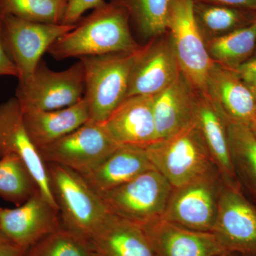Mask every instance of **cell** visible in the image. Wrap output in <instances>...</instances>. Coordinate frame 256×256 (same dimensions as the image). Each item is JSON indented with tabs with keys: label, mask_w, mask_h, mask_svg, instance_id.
<instances>
[{
	"label": "cell",
	"mask_w": 256,
	"mask_h": 256,
	"mask_svg": "<svg viewBox=\"0 0 256 256\" xmlns=\"http://www.w3.org/2000/svg\"><path fill=\"white\" fill-rule=\"evenodd\" d=\"M82 18L72 31L58 38L48 50L56 60L117 53H134L141 46L130 31L129 14L114 3L104 2Z\"/></svg>",
	"instance_id": "1"
},
{
	"label": "cell",
	"mask_w": 256,
	"mask_h": 256,
	"mask_svg": "<svg viewBox=\"0 0 256 256\" xmlns=\"http://www.w3.org/2000/svg\"><path fill=\"white\" fill-rule=\"evenodd\" d=\"M46 164L62 225L88 240L110 213L82 175L62 165Z\"/></svg>",
	"instance_id": "2"
},
{
	"label": "cell",
	"mask_w": 256,
	"mask_h": 256,
	"mask_svg": "<svg viewBox=\"0 0 256 256\" xmlns=\"http://www.w3.org/2000/svg\"><path fill=\"white\" fill-rule=\"evenodd\" d=\"M146 148L154 169L174 188L218 172L196 122L172 137Z\"/></svg>",
	"instance_id": "3"
},
{
	"label": "cell",
	"mask_w": 256,
	"mask_h": 256,
	"mask_svg": "<svg viewBox=\"0 0 256 256\" xmlns=\"http://www.w3.org/2000/svg\"><path fill=\"white\" fill-rule=\"evenodd\" d=\"M136 52L79 58L84 68L89 122L104 124L127 98Z\"/></svg>",
	"instance_id": "4"
},
{
	"label": "cell",
	"mask_w": 256,
	"mask_h": 256,
	"mask_svg": "<svg viewBox=\"0 0 256 256\" xmlns=\"http://www.w3.org/2000/svg\"><path fill=\"white\" fill-rule=\"evenodd\" d=\"M173 190L161 173L150 170L99 196L110 214L142 226L162 218Z\"/></svg>",
	"instance_id": "5"
},
{
	"label": "cell",
	"mask_w": 256,
	"mask_h": 256,
	"mask_svg": "<svg viewBox=\"0 0 256 256\" xmlns=\"http://www.w3.org/2000/svg\"><path fill=\"white\" fill-rule=\"evenodd\" d=\"M84 94L85 75L80 60L63 72L50 70L42 60L28 78L18 82L15 98L22 109L50 111L77 104Z\"/></svg>",
	"instance_id": "6"
},
{
	"label": "cell",
	"mask_w": 256,
	"mask_h": 256,
	"mask_svg": "<svg viewBox=\"0 0 256 256\" xmlns=\"http://www.w3.org/2000/svg\"><path fill=\"white\" fill-rule=\"evenodd\" d=\"M6 54L18 68V82L28 78L56 41L76 25L32 22L12 16L0 18Z\"/></svg>",
	"instance_id": "7"
},
{
	"label": "cell",
	"mask_w": 256,
	"mask_h": 256,
	"mask_svg": "<svg viewBox=\"0 0 256 256\" xmlns=\"http://www.w3.org/2000/svg\"><path fill=\"white\" fill-rule=\"evenodd\" d=\"M168 32L182 74L196 92L206 94L214 62L196 24L193 0H173Z\"/></svg>",
	"instance_id": "8"
},
{
	"label": "cell",
	"mask_w": 256,
	"mask_h": 256,
	"mask_svg": "<svg viewBox=\"0 0 256 256\" xmlns=\"http://www.w3.org/2000/svg\"><path fill=\"white\" fill-rule=\"evenodd\" d=\"M119 146L108 136L102 124L88 121L38 151L46 164L62 165L84 175L97 168Z\"/></svg>",
	"instance_id": "9"
},
{
	"label": "cell",
	"mask_w": 256,
	"mask_h": 256,
	"mask_svg": "<svg viewBox=\"0 0 256 256\" xmlns=\"http://www.w3.org/2000/svg\"><path fill=\"white\" fill-rule=\"evenodd\" d=\"M224 184L218 172L174 188L162 220L184 228L212 232Z\"/></svg>",
	"instance_id": "10"
},
{
	"label": "cell",
	"mask_w": 256,
	"mask_h": 256,
	"mask_svg": "<svg viewBox=\"0 0 256 256\" xmlns=\"http://www.w3.org/2000/svg\"><path fill=\"white\" fill-rule=\"evenodd\" d=\"M228 252L256 256V208L240 190L224 185L212 232Z\"/></svg>",
	"instance_id": "11"
},
{
	"label": "cell",
	"mask_w": 256,
	"mask_h": 256,
	"mask_svg": "<svg viewBox=\"0 0 256 256\" xmlns=\"http://www.w3.org/2000/svg\"><path fill=\"white\" fill-rule=\"evenodd\" d=\"M181 74L169 32L152 38L134 56L128 98L156 96Z\"/></svg>",
	"instance_id": "12"
},
{
	"label": "cell",
	"mask_w": 256,
	"mask_h": 256,
	"mask_svg": "<svg viewBox=\"0 0 256 256\" xmlns=\"http://www.w3.org/2000/svg\"><path fill=\"white\" fill-rule=\"evenodd\" d=\"M8 156H16L26 165L42 194L58 210L50 190L46 163L28 136L20 102L15 97L0 105V159Z\"/></svg>",
	"instance_id": "13"
},
{
	"label": "cell",
	"mask_w": 256,
	"mask_h": 256,
	"mask_svg": "<svg viewBox=\"0 0 256 256\" xmlns=\"http://www.w3.org/2000/svg\"><path fill=\"white\" fill-rule=\"evenodd\" d=\"M60 226L58 210L40 192L18 208H0V232L25 250Z\"/></svg>",
	"instance_id": "14"
},
{
	"label": "cell",
	"mask_w": 256,
	"mask_h": 256,
	"mask_svg": "<svg viewBox=\"0 0 256 256\" xmlns=\"http://www.w3.org/2000/svg\"><path fill=\"white\" fill-rule=\"evenodd\" d=\"M158 256H220L228 252L210 232L158 220L140 226Z\"/></svg>",
	"instance_id": "15"
},
{
	"label": "cell",
	"mask_w": 256,
	"mask_h": 256,
	"mask_svg": "<svg viewBox=\"0 0 256 256\" xmlns=\"http://www.w3.org/2000/svg\"><path fill=\"white\" fill-rule=\"evenodd\" d=\"M102 126L119 146H146L158 142L153 96L127 98Z\"/></svg>",
	"instance_id": "16"
},
{
	"label": "cell",
	"mask_w": 256,
	"mask_h": 256,
	"mask_svg": "<svg viewBox=\"0 0 256 256\" xmlns=\"http://www.w3.org/2000/svg\"><path fill=\"white\" fill-rule=\"evenodd\" d=\"M196 110V90L181 72L169 87L153 96L158 141L172 137L194 124Z\"/></svg>",
	"instance_id": "17"
},
{
	"label": "cell",
	"mask_w": 256,
	"mask_h": 256,
	"mask_svg": "<svg viewBox=\"0 0 256 256\" xmlns=\"http://www.w3.org/2000/svg\"><path fill=\"white\" fill-rule=\"evenodd\" d=\"M206 94L227 120L249 126L255 118L256 96L234 69L214 63Z\"/></svg>",
	"instance_id": "18"
},
{
	"label": "cell",
	"mask_w": 256,
	"mask_h": 256,
	"mask_svg": "<svg viewBox=\"0 0 256 256\" xmlns=\"http://www.w3.org/2000/svg\"><path fill=\"white\" fill-rule=\"evenodd\" d=\"M196 124L204 138L224 184L228 188L240 190L229 148L227 120L207 94L198 92Z\"/></svg>",
	"instance_id": "19"
},
{
	"label": "cell",
	"mask_w": 256,
	"mask_h": 256,
	"mask_svg": "<svg viewBox=\"0 0 256 256\" xmlns=\"http://www.w3.org/2000/svg\"><path fill=\"white\" fill-rule=\"evenodd\" d=\"M146 148L120 146L97 168L82 176L98 195L118 188L148 170H156Z\"/></svg>",
	"instance_id": "20"
},
{
	"label": "cell",
	"mask_w": 256,
	"mask_h": 256,
	"mask_svg": "<svg viewBox=\"0 0 256 256\" xmlns=\"http://www.w3.org/2000/svg\"><path fill=\"white\" fill-rule=\"evenodd\" d=\"M87 240L94 256H158L139 225L110 214Z\"/></svg>",
	"instance_id": "21"
},
{
	"label": "cell",
	"mask_w": 256,
	"mask_h": 256,
	"mask_svg": "<svg viewBox=\"0 0 256 256\" xmlns=\"http://www.w3.org/2000/svg\"><path fill=\"white\" fill-rule=\"evenodd\" d=\"M22 112L26 131L38 150L58 140L89 121L88 108L84 98L60 110L22 109Z\"/></svg>",
	"instance_id": "22"
},
{
	"label": "cell",
	"mask_w": 256,
	"mask_h": 256,
	"mask_svg": "<svg viewBox=\"0 0 256 256\" xmlns=\"http://www.w3.org/2000/svg\"><path fill=\"white\" fill-rule=\"evenodd\" d=\"M194 13L205 42L225 36L256 22V13L223 5L194 2Z\"/></svg>",
	"instance_id": "23"
},
{
	"label": "cell",
	"mask_w": 256,
	"mask_h": 256,
	"mask_svg": "<svg viewBox=\"0 0 256 256\" xmlns=\"http://www.w3.org/2000/svg\"><path fill=\"white\" fill-rule=\"evenodd\" d=\"M129 14L138 31L144 38H153L168 33L173 0H110Z\"/></svg>",
	"instance_id": "24"
},
{
	"label": "cell",
	"mask_w": 256,
	"mask_h": 256,
	"mask_svg": "<svg viewBox=\"0 0 256 256\" xmlns=\"http://www.w3.org/2000/svg\"><path fill=\"white\" fill-rule=\"evenodd\" d=\"M214 63L235 69L252 58L256 48V22L225 36L206 42Z\"/></svg>",
	"instance_id": "25"
},
{
	"label": "cell",
	"mask_w": 256,
	"mask_h": 256,
	"mask_svg": "<svg viewBox=\"0 0 256 256\" xmlns=\"http://www.w3.org/2000/svg\"><path fill=\"white\" fill-rule=\"evenodd\" d=\"M38 192L36 181L21 160L14 156L0 159V197L20 206Z\"/></svg>",
	"instance_id": "26"
},
{
	"label": "cell",
	"mask_w": 256,
	"mask_h": 256,
	"mask_svg": "<svg viewBox=\"0 0 256 256\" xmlns=\"http://www.w3.org/2000/svg\"><path fill=\"white\" fill-rule=\"evenodd\" d=\"M229 148L236 171L256 192V136L248 124L227 120Z\"/></svg>",
	"instance_id": "27"
},
{
	"label": "cell",
	"mask_w": 256,
	"mask_h": 256,
	"mask_svg": "<svg viewBox=\"0 0 256 256\" xmlns=\"http://www.w3.org/2000/svg\"><path fill=\"white\" fill-rule=\"evenodd\" d=\"M68 0H0V18L6 16L42 24H63Z\"/></svg>",
	"instance_id": "28"
},
{
	"label": "cell",
	"mask_w": 256,
	"mask_h": 256,
	"mask_svg": "<svg viewBox=\"0 0 256 256\" xmlns=\"http://www.w3.org/2000/svg\"><path fill=\"white\" fill-rule=\"evenodd\" d=\"M25 256H94L86 239L63 225L30 247Z\"/></svg>",
	"instance_id": "29"
},
{
	"label": "cell",
	"mask_w": 256,
	"mask_h": 256,
	"mask_svg": "<svg viewBox=\"0 0 256 256\" xmlns=\"http://www.w3.org/2000/svg\"><path fill=\"white\" fill-rule=\"evenodd\" d=\"M105 0H68L63 24L76 25L89 10H94Z\"/></svg>",
	"instance_id": "30"
},
{
	"label": "cell",
	"mask_w": 256,
	"mask_h": 256,
	"mask_svg": "<svg viewBox=\"0 0 256 256\" xmlns=\"http://www.w3.org/2000/svg\"><path fill=\"white\" fill-rule=\"evenodd\" d=\"M234 70L256 96V57H252Z\"/></svg>",
	"instance_id": "31"
},
{
	"label": "cell",
	"mask_w": 256,
	"mask_h": 256,
	"mask_svg": "<svg viewBox=\"0 0 256 256\" xmlns=\"http://www.w3.org/2000/svg\"><path fill=\"white\" fill-rule=\"evenodd\" d=\"M193 2L223 5L256 13V0H193Z\"/></svg>",
	"instance_id": "32"
},
{
	"label": "cell",
	"mask_w": 256,
	"mask_h": 256,
	"mask_svg": "<svg viewBox=\"0 0 256 256\" xmlns=\"http://www.w3.org/2000/svg\"><path fill=\"white\" fill-rule=\"evenodd\" d=\"M0 76H12L18 78V68L6 54L1 38V22H0Z\"/></svg>",
	"instance_id": "33"
},
{
	"label": "cell",
	"mask_w": 256,
	"mask_h": 256,
	"mask_svg": "<svg viewBox=\"0 0 256 256\" xmlns=\"http://www.w3.org/2000/svg\"><path fill=\"white\" fill-rule=\"evenodd\" d=\"M26 252L12 244L0 246V256H25Z\"/></svg>",
	"instance_id": "34"
},
{
	"label": "cell",
	"mask_w": 256,
	"mask_h": 256,
	"mask_svg": "<svg viewBox=\"0 0 256 256\" xmlns=\"http://www.w3.org/2000/svg\"><path fill=\"white\" fill-rule=\"evenodd\" d=\"M12 244L11 242L6 238V236L0 232V246L4 245V244Z\"/></svg>",
	"instance_id": "35"
},
{
	"label": "cell",
	"mask_w": 256,
	"mask_h": 256,
	"mask_svg": "<svg viewBox=\"0 0 256 256\" xmlns=\"http://www.w3.org/2000/svg\"><path fill=\"white\" fill-rule=\"evenodd\" d=\"M249 126H250V129L252 130V132H254V134H255L256 136V117H255V118L252 120V122L249 124Z\"/></svg>",
	"instance_id": "36"
},
{
	"label": "cell",
	"mask_w": 256,
	"mask_h": 256,
	"mask_svg": "<svg viewBox=\"0 0 256 256\" xmlns=\"http://www.w3.org/2000/svg\"><path fill=\"white\" fill-rule=\"evenodd\" d=\"M220 256H239L238 255H236V254H230V252H226V254H224V255Z\"/></svg>",
	"instance_id": "37"
},
{
	"label": "cell",
	"mask_w": 256,
	"mask_h": 256,
	"mask_svg": "<svg viewBox=\"0 0 256 256\" xmlns=\"http://www.w3.org/2000/svg\"><path fill=\"white\" fill-rule=\"evenodd\" d=\"M254 57H256V48L255 53H254Z\"/></svg>",
	"instance_id": "38"
},
{
	"label": "cell",
	"mask_w": 256,
	"mask_h": 256,
	"mask_svg": "<svg viewBox=\"0 0 256 256\" xmlns=\"http://www.w3.org/2000/svg\"></svg>",
	"instance_id": "39"
}]
</instances>
